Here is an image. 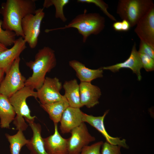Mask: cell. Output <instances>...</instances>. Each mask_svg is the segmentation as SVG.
<instances>
[{
    "mask_svg": "<svg viewBox=\"0 0 154 154\" xmlns=\"http://www.w3.org/2000/svg\"><path fill=\"white\" fill-rule=\"evenodd\" d=\"M35 0H7L2 3L0 13L3 17L2 27L4 30L14 32L16 36L24 35L21 27L22 20L36 10Z\"/></svg>",
    "mask_w": 154,
    "mask_h": 154,
    "instance_id": "6da1fadb",
    "label": "cell"
},
{
    "mask_svg": "<svg viewBox=\"0 0 154 154\" xmlns=\"http://www.w3.org/2000/svg\"><path fill=\"white\" fill-rule=\"evenodd\" d=\"M26 64L32 70L33 73L26 79L25 86L37 90L43 84L46 74L56 65L55 51L49 46H44L38 50L33 61L27 62Z\"/></svg>",
    "mask_w": 154,
    "mask_h": 154,
    "instance_id": "7a4b0ae2",
    "label": "cell"
},
{
    "mask_svg": "<svg viewBox=\"0 0 154 154\" xmlns=\"http://www.w3.org/2000/svg\"><path fill=\"white\" fill-rule=\"evenodd\" d=\"M105 18L96 13H87L85 9L84 13L76 16L64 27L45 30L46 32L54 30L64 29L70 28L76 29L82 36L84 43L91 35H97L100 33L105 27Z\"/></svg>",
    "mask_w": 154,
    "mask_h": 154,
    "instance_id": "3957f363",
    "label": "cell"
},
{
    "mask_svg": "<svg viewBox=\"0 0 154 154\" xmlns=\"http://www.w3.org/2000/svg\"><path fill=\"white\" fill-rule=\"evenodd\" d=\"M30 96L37 98V92L29 86H25L9 98L16 116L13 120V123L17 130H25L28 125L24 118L28 123L34 121L35 116L31 115V111L27 105L26 100Z\"/></svg>",
    "mask_w": 154,
    "mask_h": 154,
    "instance_id": "277c9868",
    "label": "cell"
},
{
    "mask_svg": "<svg viewBox=\"0 0 154 154\" xmlns=\"http://www.w3.org/2000/svg\"><path fill=\"white\" fill-rule=\"evenodd\" d=\"M153 5L152 0H119L116 13L123 20L127 21L131 27H133Z\"/></svg>",
    "mask_w": 154,
    "mask_h": 154,
    "instance_id": "5b68a950",
    "label": "cell"
},
{
    "mask_svg": "<svg viewBox=\"0 0 154 154\" xmlns=\"http://www.w3.org/2000/svg\"><path fill=\"white\" fill-rule=\"evenodd\" d=\"M43 10V8L37 9L34 14L28 15L21 21L24 39L32 49L35 48L38 44L41 23L45 16Z\"/></svg>",
    "mask_w": 154,
    "mask_h": 154,
    "instance_id": "8992f818",
    "label": "cell"
},
{
    "mask_svg": "<svg viewBox=\"0 0 154 154\" xmlns=\"http://www.w3.org/2000/svg\"><path fill=\"white\" fill-rule=\"evenodd\" d=\"M20 58H17L0 84V94L9 98L25 86L26 79L19 69Z\"/></svg>",
    "mask_w": 154,
    "mask_h": 154,
    "instance_id": "52a82bcc",
    "label": "cell"
},
{
    "mask_svg": "<svg viewBox=\"0 0 154 154\" xmlns=\"http://www.w3.org/2000/svg\"><path fill=\"white\" fill-rule=\"evenodd\" d=\"M62 87L58 78L46 77L43 84L36 91L40 104H49L66 100L60 93Z\"/></svg>",
    "mask_w": 154,
    "mask_h": 154,
    "instance_id": "ba28073f",
    "label": "cell"
},
{
    "mask_svg": "<svg viewBox=\"0 0 154 154\" xmlns=\"http://www.w3.org/2000/svg\"><path fill=\"white\" fill-rule=\"evenodd\" d=\"M70 133L71 136L68 139V154H79L84 147L96 140L89 133L84 122Z\"/></svg>",
    "mask_w": 154,
    "mask_h": 154,
    "instance_id": "9c48e42d",
    "label": "cell"
},
{
    "mask_svg": "<svg viewBox=\"0 0 154 154\" xmlns=\"http://www.w3.org/2000/svg\"><path fill=\"white\" fill-rule=\"evenodd\" d=\"M134 31L141 40L154 48V5L138 21Z\"/></svg>",
    "mask_w": 154,
    "mask_h": 154,
    "instance_id": "30bf717a",
    "label": "cell"
},
{
    "mask_svg": "<svg viewBox=\"0 0 154 154\" xmlns=\"http://www.w3.org/2000/svg\"><path fill=\"white\" fill-rule=\"evenodd\" d=\"M109 110H107L102 116H95L88 115L83 112L82 120L84 122H87L100 132L105 138L106 142L113 145H117L125 149H128L125 139H121L118 137L111 136L105 129L104 123V118Z\"/></svg>",
    "mask_w": 154,
    "mask_h": 154,
    "instance_id": "8fae6325",
    "label": "cell"
},
{
    "mask_svg": "<svg viewBox=\"0 0 154 154\" xmlns=\"http://www.w3.org/2000/svg\"><path fill=\"white\" fill-rule=\"evenodd\" d=\"M24 38L19 37L16 39L13 46L0 53V68L6 74L13 64L27 48Z\"/></svg>",
    "mask_w": 154,
    "mask_h": 154,
    "instance_id": "7c38bea8",
    "label": "cell"
},
{
    "mask_svg": "<svg viewBox=\"0 0 154 154\" xmlns=\"http://www.w3.org/2000/svg\"><path fill=\"white\" fill-rule=\"evenodd\" d=\"M102 68L103 70H109L114 72L123 68L130 69L136 74L138 80L140 81L142 78L140 70L143 66L139 53L136 49L135 43H134L129 57L125 61Z\"/></svg>",
    "mask_w": 154,
    "mask_h": 154,
    "instance_id": "4fadbf2b",
    "label": "cell"
},
{
    "mask_svg": "<svg viewBox=\"0 0 154 154\" xmlns=\"http://www.w3.org/2000/svg\"><path fill=\"white\" fill-rule=\"evenodd\" d=\"M83 113L80 108L70 106L67 108L63 113L60 121L61 133L64 134L70 132L83 122Z\"/></svg>",
    "mask_w": 154,
    "mask_h": 154,
    "instance_id": "5bb4252c",
    "label": "cell"
},
{
    "mask_svg": "<svg viewBox=\"0 0 154 154\" xmlns=\"http://www.w3.org/2000/svg\"><path fill=\"white\" fill-rule=\"evenodd\" d=\"M52 135L43 138L44 147L48 154H68V139L63 138L58 132L57 124L54 123Z\"/></svg>",
    "mask_w": 154,
    "mask_h": 154,
    "instance_id": "9a60e30c",
    "label": "cell"
},
{
    "mask_svg": "<svg viewBox=\"0 0 154 154\" xmlns=\"http://www.w3.org/2000/svg\"><path fill=\"white\" fill-rule=\"evenodd\" d=\"M79 84L80 102L83 106L90 108L99 104L101 95L99 87L91 82H80Z\"/></svg>",
    "mask_w": 154,
    "mask_h": 154,
    "instance_id": "2e32d148",
    "label": "cell"
},
{
    "mask_svg": "<svg viewBox=\"0 0 154 154\" xmlns=\"http://www.w3.org/2000/svg\"><path fill=\"white\" fill-rule=\"evenodd\" d=\"M69 66L76 72V75L80 82H91L94 80L103 76L102 68L92 69L86 67L82 63L75 60L69 62Z\"/></svg>",
    "mask_w": 154,
    "mask_h": 154,
    "instance_id": "e0dca14e",
    "label": "cell"
},
{
    "mask_svg": "<svg viewBox=\"0 0 154 154\" xmlns=\"http://www.w3.org/2000/svg\"><path fill=\"white\" fill-rule=\"evenodd\" d=\"M28 123L33 132L32 137L26 145L30 154H48L45 149L43 138L41 136V125L34 121Z\"/></svg>",
    "mask_w": 154,
    "mask_h": 154,
    "instance_id": "ac0fdd59",
    "label": "cell"
},
{
    "mask_svg": "<svg viewBox=\"0 0 154 154\" xmlns=\"http://www.w3.org/2000/svg\"><path fill=\"white\" fill-rule=\"evenodd\" d=\"M62 87L65 91L64 95L70 106L79 108L83 106L80 102L79 84L76 79L65 81Z\"/></svg>",
    "mask_w": 154,
    "mask_h": 154,
    "instance_id": "d6986e66",
    "label": "cell"
},
{
    "mask_svg": "<svg viewBox=\"0 0 154 154\" xmlns=\"http://www.w3.org/2000/svg\"><path fill=\"white\" fill-rule=\"evenodd\" d=\"M16 115L9 98L0 94V126L2 128H9Z\"/></svg>",
    "mask_w": 154,
    "mask_h": 154,
    "instance_id": "ffe728a7",
    "label": "cell"
},
{
    "mask_svg": "<svg viewBox=\"0 0 154 154\" xmlns=\"http://www.w3.org/2000/svg\"><path fill=\"white\" fill-rule=\"evenodd\" d=\"M40 107L49 115L54 123L60 122L63 113L69 105L66 100L52 103L42 104Z\"/></svg>",
    "mask_w": 154,
    "mask_h": 154,
    "instance_id": "44dd1931",
    "label": "cell"
},
{
    "mask_svg": "<svg viewBox=\"0 0 154 154\" xmlns=\"http://www.w3.org/2000/svg\"><path fill=\"white\" fill-rule=\"evenodd\" d=\"M21 130H18L17 133L13 135L6 134L5 136L9 142L11 154H19L23 146L28 142L27 139Z\"/></svg>",
    "mask_w": 154,
    "mask_h": 154,
    "instance_id": "7402d4cb",
    "label": "cell"
},
{
    "mask_svg": "<svg viewBox=\"0 0 154 154\" xmlns=\"http://www.w3.org/2000/svg\"><path fill=\"white\" fill-rule=\"evenodd\" d=\"M69 2V0H45L43 4V8H48L53 5L55 9V17L60 19L63 22H65L67 19L63 12L64 7Z\"/></svg>",
    "mask_w": 154,
    "mask_h": 154,
    "instance_id": "603a6c76",
    "label": "cell"
},
{
    "mask_svg": "<svg viewBox=\"0 0 154 154\" xmlns=\"http://www.w3.org/2000/svg\"><path fill=\"white\" fill-rule=\"evenodd\" d=\"M2 24V20H0V42L7 47L13 44L16 35L13 31L3 29Z\"/></svg>",
    "mask_w": 154,
    "mask_h": 154,
    "instance_id": "cb8c5ba5",
    "label": "cell"
},
{
    "mask_svg": "<svg viewBox=\"0 0 154 154\" xmlns=\"http://www.w3.org/2000/svg\"><path fill=\"white\" fill-rule=\"evenodd\" d=\"M77 2L87 3H93L99 7L103 13L111 20L116 21L117 20L113 15L108 11V4L102 0H78Z\"/></svg>",
    "mask_w": 154,
    "mask_h": 154,
    "instance_id": "d4e9b609",
    "label": "cell"
},
{
    "mask_svg": "<svg viewBox=\"0 0 154 154\" xmlns=\"http://www.w3.org/2000/svg\"><path fill=\"white\" fill-rule=\"evenodd\" d=\"M104 142L100 141L90 145H87L82 149L79 154H101L100 149Z\"/></svg>",
    "mask_w": 154,
    "mask_h": 154,
    "instance_id": "484cf974",
    "label": "cell"
},
{
    "mask_svg": "<svg viewBox=\"0 0 154 154\" xmlns=\"http://www.w3.org/2000/svg\"><path fill=\"white\" fill-rule=\"evenodd\" d=\"M101 154H121V147L111 144L107 142L103 143L102 146Z\"/></svg>",
    "mask_w": 154,
    "mask_h": 154,
    "instance_id": "4316f807",
    "label": "cell"
},
{
    "mask_svg": "<svg viewBox=\"0 0 154 154\" xmlns=\"http://www.w3.org/2000/svg\"><path fill=\"white\" fill-rule=\"evenodd\" d=\"M139 54L143 68L147 72L153 70L154 59L145 54L139 53Z\"/></svg>",
    "mask_w": 154,
    "mask_h": 154,
    "instance_id": "83f0119b",
    "label": "cell"
},
{
    "mask_svg": "<svg viewBox=\"0 0 154 154\" xmlns=\"http://www.w3.org/2000/svg\"><path fill=\"white\" fill-rule=\"evenodd\" d=\"M138 52L146 54L154 59V48L145 42L140 41Z\"/></svg>",
    "mask_w": 154,
    "mask_h": 154,
    "instance_id": "f1b7e54d",
    "label": "cell"
},
{
    "mask_svg": "<svg viewBox=\"0 0 154 154\" xmlns=\"http://www.w3.org/2000/svg\"><path fill=\"white\" fill-rule=\"evenodd\" d=\"M121 23L122 31H127L129 30L131 27L129 23L127 21L123 20Z\"/></svg>",
    "mask_w": 154,
    "mask_h": 154,
    "instance_id": "f546056e",
    "label": "cell"
},
{
    "mask_svg": "<svg viewBox=\"0 0 154 154\" xmlns=\"http://www.w3.org/2000/svg\"><path fill=\"white\" fill-rule=\"evenodd\" d=\"M113 27L114 29L116 31H122L121 21L115 22L113 25Z\"/></svg>",
    "mask_w": 154,
    "mask_h": 154,
    "instance_id": "4dcf8cb0",
    "label": "cell"
},
{
    "mask_svg": "<svg viewBox=\"0 0 154 154\" xmlns=\"http://www.w3.org/2000/svg\"><path fill=\"white\" fill-rule=\"evenodd\" d=\"M5 73L3 70L0 69V84L4 78Z\"/></svg>",
    "mask_w": 154,
    "mask_h": 154,
    "instance_id": "1f68e13d",
    "label": "cell"
},
{
    "mask_svg": "<svg viewBox=\"0 0 154 154\" xmlns=\"http://www.w3.org/2000/svg\"><path fill=\"white\" fill-rule=\"evenodd\" d=\"M7 49V47L0 42V53Z\"/></svg>",
    "mask_w": 154,
    "mask_h": 154,
    "instance_id": "d6a6232c",
    "label": "cell"
},
{
    "mask_svg": "<svg viewBox=\"0 0 154 154\" xmlns=\"http://www.w3.org/2000/svg\"><path fill=\"white\" fill-rule=\"evenodd\" d=\"M0 69H1L0 68Z\"/></svg>",
    "mask_w": 154,
    "mask_h": 154,
    "instance_id": "836d02e7",
    "label": "cell"
}]
</instances>
